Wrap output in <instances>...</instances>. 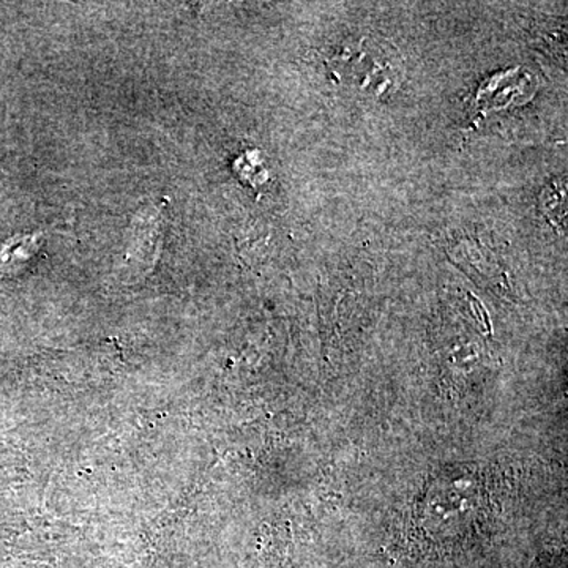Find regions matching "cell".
<instances>
[{"instance_id":"6da1fadb","label":"cell","mask_w":568,"mask_h":568,"mask_svg":"<svg viewBox=\"0 0 568 568\" xmlns=\"http://www.w3.org/2000/svg\"><path fill=\"white\" fill-rule=\"evenodd\" d=\"M40 235H21L7 242L0 250V275L10 274L21 264L28 263L29 257L39 248Z\"/></svg>"}]
</instances>
